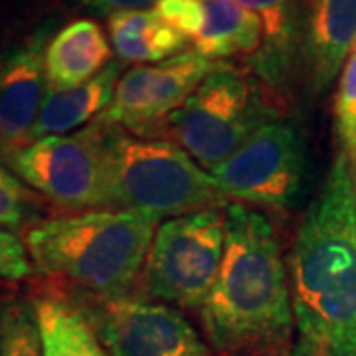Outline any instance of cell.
Masks as SVG:
<instances>
[{
    "label": "cell",
    "instance_id": "1",
    "mask_svg": "<svg viewBox=\"0 0 356 356\" xmlns=\"http://www.w3.org/2000/svg\"><path fill=\"white\" fill-rule=\"evenodd\" d=\"M198 313L220 355L273 356L293 343L287 266L277 232L264 212L228 204L222 266Z\"/></svg>",
    "mask_w": 356,
    "mask_h": 356
},
{
    "label": "cell",
    "instance_id": "2",
    "mask_svg": "<svg viewBox=\"0 0 356 356\" xmlns=\"http://www.w3.org/2000/svg\"><path fill=\"white\" fill-rule=\"evenodd\" d=\"M289 269L299 337L329 356H355L356 182L343 149L301 220Z\"/></svg>",
    "mask_w": 356,
    "mask_h": 356
},
{
    "label": "cell",
    "instance_id": "3",
    "mask_svg": "<svg viewBox=\"0 0 356 356\" xmlns=\"http://www.w3.org/2000/svg\"><path fill=\"white\" fill-rule=\"evenodd\" d=\"M159 220L131 210H91L36 222L24 232L32 266L91 295H127L153 243Z\"/></svg>",
    "mask_w": 356,
    "mask_h": 356
},
{
    "label": "cell",
    "instance_id": "4",
    "mask_svg": "<svg viewBox=\"0 0 356 356\" xmlns=\"http://www.w3.org/2000/svg\"><path fill=\"white\" fill-rule=\"evenodd\" d=\"M107 127L105 156L113 210L170 220L224 206L210 172L177 143Z\"/></svg>",
    "mask_w": 356,
    "mask_h": 356
},
{
    "label": "cell",
    "instance_id": "5",
    "mask_svg": "<svg viewBox=\"0 0 356 356\" xmlns=\"http://www.w3.org/2000/svg\"><path fill=\"white\" fill-rule=\"evenodd\" d=\"M275 113L254 79L220 64L170 115L165 133L204 170H214Z\"/></svg>",
    "mask_w": 356,
    "mask_h": 356
},
{
    "label": "cell",
    "instance_id": "6",
    "mask_svg": "<svg viewBox=\"0 0 356 356\" xmlns=\"http://www.w3.org/2000/svg\"><path fill=\"white\" fill-rule=\"evenodd\" d=\"M210 177L224 200L277 210L297 208L309 184L303 133L275 115L210 170Z\"/></svg>",
    "mask_w": 356,
    "mask_h": 356
},
{
    "label": "cell",
    "instance_id": "7",
    "mask_svg": "<svg viewBox=\"0 0 356 356\" xmlns=\"http://www.w3.org/2000/svg\"><path fill=\"white\" fill-rule=\"evenodd\" d=\"M226 243V210L170 218L154 232L143 285L154 299L200 311L216 283Z\"/></svg>",
    "mask_w": 356,
    "mask_h": 356
},
{
    "label": "cell",
    "instance_id": "8",
    "mask_svg": "<svg viewBox=\"0 0 356 356\" xmlns=\"http://www.w3.org/2000/svg\"><path fill=\"white\" fill-rule=\"evenodd\" d=\"M107 125L34 140L8 161L18 177L65 210H102L109 206L105 137Z\"/></svg>",
    "mask_w": 356,
    "mask_h": 356
},
{
    "label": "cell",
    "instance_id": "9",
    "mask_svg": "<svg viewBox=\"0 0 356 356\" xmlns=\"http://www.w3.org/2000/svg\"><path fill=\"white\" fill-rule=\"evenodd\" d=\"M109 356H210L177 309L131 295L72 297Z\"/></svg>",
    "mask_w": 356,
    "mask_h": 356
},
{
    "label": "cell",
    "instance_id": "10",
    "mask_svg": "<svg viewBox=\"0 0 356 356\" xmlns=\"http://www.w3.org/2000/svg\"><path fill=\"white\" fill-rule=\"evenodd\" d=\"M216 64L196 51H182L159 64L135 65L121 76L113 102L95 121L135 137L159 139L156 135L165 131L170 115L182 107Z\"/></svg>",
    "mask_w": 356,
    "mask_h": 356
},
{
    "label": "cell",
    "instance_id": "11",
    "mask_svg": "<svg viewBox=\"0 0 356 356\" xmlns=\"http://www.w3.org/2000/svg\"><path fill=\"white\" fill-rule=\"evenodd\" d=\"M48 34L40 30L0 64V156L8 163L28 149L48 91Z\"/></svg>",
    "mask_w": 356,
    "mask_h": 356
},
{
    "label": "cell",
    "instance_id": "12",
    "mask_svg": "<svg viewBox=\"0 0 356 356\" xmlns=\"http://www.w3.org/2000/svg\"><path fill=\"white\" fill-rule=\"evenodd\" d=\"M356 51V0H309L303 58L315 93L331 88Z\"/></svg>",
    "mask_w": 356,
    "mask_h": 356
},
{
    "label": "cell",
    "instance_id": "13",
    "mask_svg": "<svg viewBox=\"0 0 356 356\" xmlns=\"http://www.w3.org/2000/svg\"><path fill=\"white\" fill-rule=\"evenodd\" d=\"M259 20L261 44L250 58L257 77L273 88H283L303 51L301 0H236Z\"/></svg>",
    "mask_w": 356,
    "mask_h": 356
},
{
    "label": "cell",
    "instance_id": "14",
    "mask_svg": "<svg viewBox=\"0 0 356 356\" xmlns=\"http://www.w3.org/2000/svg\"><path fill=\"white\" fill-rule=\"evenodd\" d=\"M113 50L93 20H76L62 28L46 48V77L50 89H72L102 74Z\"/></svg>",
    "mask_w": 356,
    "mask_h": 356
},
{
    "label": "cell",
    "instance_id": "15",
    "mask_svg": "<svg viewBox=\"0 0 356 356\" xmlns=\"http://www.w3.org/2000/svg\"><path fill=\"white\" fill-rule=\"evenodd\" d=\"M121 72V62H111L102 74L77 88H48L44 103L40 107L32 139L40 140L46 137L70 135L74 129L95 121L113 102L115 88L123 76Z\"/></svg>",
    "mask_w": 356,
    "mask_h": 356
},
{
    "label": "cell",
    "instance_id": "16",
    "mask_svg": "<svg viewBox=\"0 0 356 356\" xmlns=\"http://www.w3.org/2000/svg\"><path fill=\"white\" fill-rule=\"evenodd\" d=\"M107 32L121 62L159 64L184 50L188 40L151 10L117 13L107 18Z\"/></svg>",
    "mask_w": 356,
    "mask_h": 356
},
{
    "label": "cell",
    "instance_id": "17",
    "mask_svg": "<svg viewBox=\"0 0 356 356\" xmlns=\"http://www.w3.org/2000/svg\"><path fill=\"white\" fill-rule=\"evenodd\" d=\"M204 24L192 40L194 51L210 62L232 56H248L259 50V20L236 0H202Z\"/></svg>",
    "mask_w": 356,
    "mask_h": 356
},
{
    "label": "cell",
    "instance_id": "18",
    "mask_svg": "<svg viewBox=\"0 0 356 356\" xmlns=\"http://www.w3.org/2000/svg\"><path fill=\"white\" fill-rule=\"evenodd\" d=\"M32 301L38 313L44 356H109L72 297L48 291Z\"/></svg>",
    "mask_w": 356,
    "mask_h": 356
},
{
    "label": "cell",
    "instance_id": "19",
    "mask_svg": "<svg viewBox=\"0 0 356 356\" xmlns=\"http://www.w3.org/2000/svg\"><path fill=\"white\" fill-rule=\"evenodd\" d=\"M0 356H44L38 313L32 299L0 297Z\"/></svg>",
    "mask_w": 356,
    "mask_h": 356
},
{
    "label": "cell",
    "instance_id": "20",
    "mask_svg": "<svg viewBox=\"0 0 356 356\" xmlns=\"http://www.w3.org/2000/svg\"><path fill=\"white\" fill-rule=\"evenodd\" d=\"M334 123L356 178V51L341 72L334 99Z\"/></svg>",
    "mask_w": 356,
    "mask_h": 356
},
{
    "label": "cell",
    "instance_id": "21",
    "mask_svg": "<svg viewBox=\"0 0 356 356\" xmlns=\"http://www.w3.org/2000/svg\"><path fill=\"white\" fill-rule=\"evenodd\" d=\"M32 196L26 186L0 165V228H20L32 214Z\"/></svg>",
    "mask_w": 356,
    "mask_h": 356
},
{
    "label": "cell",
    "instance_id": "22",
    "mask_svg": "<svg viewBox=\"0 0 356 356\" xmlns=\"http://www.w3.org/2000/svg\"><path fill=\"white\" fill-rule=\"evenodd\" d=\"M154 10L161 14L166 24L178 30L184 38L192 42L198 36L204 24L202 0H161Z\"/></svg>",
    "mask_w": 356,
    "mask_h": 356
},
{
    "label": "cell",
    "instance_id": "23",
    "mask_svg": "<svg viewBox=\"0 0 356 356\" xmlns=\"http://www.w3.org/2000/svg\"><path fill=\"white\" fill-rule=\"evenodd\" d=\"M34 271L26 243L13 232L0 228V280L20 281L30 277Z\"/></svg>",
    "mask_w": 356,
    "mask_h": 356
},
{
    "label": "cell",
    "instance_id": "24",
    "mask_svg": "<svg viewBox=\"0 0 356 356\" xmlns=\"http://www.w3.org/2000/svg\"><path fill=\"white\" fill-rule=\"evenodd\" d=\"M161 0H83L89 10L105 14L107 18L117 13H131V10H151Z\"/></svg>",
    "mask_w": 356,
    "mask_h": 356
},
{
    "label": "cell",
    "instance_id": "25",
    "mask_svg": "<svg viewBox=\"0 0 356 356\" xmlns=\"http://www.w3.org/2000/svg\"><path fill=\"white\" fill-rule=\"evenodd\" d=\"M273 356H329L325 353V348H321L318 344L307 341L303 337H297V341H293L287 348H283L281 353Z\"/></svg>",
    "mask_w": 356,
    "mask_h": 356
},
{
    "label": "cell",
    "instance_id": "26",
    "mask_svg": "<svg viewBox=\"0 0 356 356\" xmlns=\"http://www.w3.org/2000/svg\"><path fill=\"white\" fill-rule=\"evenodd\" d=\"M0 291H2V283H0Z\"/></svg>",
    "mask_w": 356,
    "mask_h": 356
},
{
    "label": "cell",
    "instance_id": "27",
    "mask_svg": "<svg viewBox=\"0 0 356 356\" xmlns=\"http://www.w3.org/2000/svg\"><path fill=\"white\" fill-rule=\"evenodd\" d=\"M355 182H356V178H355Z\"/></svg>",
    "mask_w": 356,
    "mask_h": 356
},
{
    "label": "cell",
    "instance_id": "28",
    "mask_svg": "<svg viewBox=\"0 0 356 356\" xmlns=\"http://www.w3.org/2000/svg\"><path fill=\"white\" fill-rule=\"evenodd\" d=\"M355 356H356V353H355Z\"/></svg>",
    "mask_w": 356,
    "mask_h": 356
}]
</instances>
